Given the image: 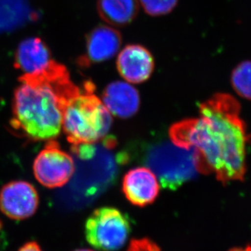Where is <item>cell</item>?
<instances>
[{
  "instance_id": "obj_7",
  "label": "cell",
  "mask_w": 251,
  "mask_h": 251,
  "mask_svg": "<svg viewBox=\"0 0 251 251\" xmlns=\"http://www.w3.org/2000/svg\"><path fill=\"white\" fill-rule=\"evenodd\" d=\"M39 194L28 182H10L0 192V210L12 220L31 217L39 206Z\"/></svg>"
},
{
  "instance_id": "obj_9",
  "label": "cell",
  "mask_w": 251,
  "mask_h": 251,
  "mask_svg": "<svg viewBox=\"0 0 251 251\" xmlns=\"http://www.w3.org/2000/svg\"><path fill=\"white\" fill-rule=\"evenodd\" d=\"M117 69L124 79L141 83L150 78L154 69L152 54L145 47L130 44L124 48L117 60Z\"/></svg>"
},
{
  "instance_id": "obj_12",
  "label": "cell",
  "mask_w": 251,
  "mask_h": 251,
  "mask_svg": "<svg viewBox=\"0 0 251 251\" xmlns=\"http://www.w3.org/2000/svg\"><path fill=\"white\" fill-rule=\"evenodd\" d=\"M51 61L49 47L40 38L34 37L25 39L17 47L14 65L25 75H31L44 70Z\"/></svg>"
},
{
  "instance_id": "obj_3",
  "label": "cell",
  "mask_w": 251,
  "mask_h": 251,
  "mask_svg": "<svg viewBox=\"0 0 251 251\" xmlns=\"http://www.w3.org/2000/svg\"><path fill=\"white\" fill-rule=\"evenodd\" d=\"M112 117L104 103L94 94V85L86 82L83 91L65 109L62 128L71 145L97 143L111 127Z\"/></svg>"
},
{
  "instance_id": "obj_18",
  "label": "cell",
  "mask_w": 251,
  "mask_h": 251,
  "mask_svg": "<svg viewBox=\"0 0 251 251\" xmlns=\"http://www.w3.org/2000/svg\"><path fill=\"white\" fill-rule=\"evenodd\" d=\"M229 251H251V247L247 246L245 248H234V249L230 250Z\"/></svg>"
},
{
  "instance_id": "obj_14",
  "label": "cell",
  "mask_w": 251,
  "mask_h": 251,
  "mask_svg": "<svg viewBox=\"0 0 251 251\" xmlns=\"http://www.w3.org/2000/svg\"><path fill=\"white\" fill-rule=\"evenodd\" d=\"M231 82L240 97L251 100V61H243L235 68Z\"/></svg>"
},
{
  "instance_id": "obj_13",
  "label": "cell",
  "mask_w": 251,
  "mask_h": 251,
  "mask_svg": "<svg viewBox=\"0 0 251 251\" xmlns=\"http://www.w3.org/2000/svg\"><path fill=\"white\" fill-rule=\"evenodd\" d=\"M100 17L114 26H125L137 16L138 0H97Z\"/></svg>"
},
{
  "instance_id": "obj_2",
  "label": "cell",
  "mask_w": 251,
  "mask_h": 251,
  "mask_svg": "<svg viewBox=\"0 0 251 251\" xmlns=\"http://www.w3.org/2000/svg\"><path fill=\"white\" fill-rule=\"evenodd\" d=\"M14 92L11 126L34 141L53 140L69 102L79 93L65 65L52 61L36 74L22 75Z\"/></svg>"
},
{
  "instance_id": "obj_19",
  "label": "cell",
  "mask_w": 251,
  "mask_h": 251,
  "mask_svg": "<svg viewBox=\"0 0 251 251\" xmlns=\"http://www.w3.org/2000/svg\"><path fill=\"white\" fill-rule=\"evenodd\" d=\"M92 251V250H87V249H79V250H76V251Z\"/></svg>"
},
{
  "instance_id": "obj_4",
  "label": "cell",
  "mask_w": 251,
  "mask_h": 251,
  "mask_svg": "<svg viewBox=\"0 0 251 251\" xmlns=\"http://www.w3.org/2000/svg\"><path fill=\"white\" fill-rule=\"evenodd\" d=\"M145 166L158 177L162 188L176 190L198 173L192 150L178 147L173 143L152 145L143 157Z\"/></svg>"
},
{
  "instance_id": "obj_11",
  "label": "cell",
  "mask_w": 251,
  "mask_h": 251,
  "mask_svg": "<svg viewBox=\"0 0 251 251\" xmlns=\"http://www.w3.org/2000/svg\"><path fill=\"white\" fill-rule=\"evenodd\" d=\"M103 103L109 113L120 119H129L140 107V95L127 82L116 81L107 86L103 93Z\"/></svg>"
},
{
  "instance_id": "obj_15",
  "label": "cell",
  "mask_w": 251,
  "mask_h": 251,
  "mask_svg": "<svg viewBox=\"0 0 251 251\" xmlns=\"http://www.w3.org/2000/svg\"><path fill=\"white\" fill-rule=\"evenodd\" d=\"M139 2L147 14L159 17L172 12L178 0H139Z\"/></svg>"
},
{
  "instance_id": "obj_5",
  "label": "cell",
  "mask_w": 251,
  "mask_h": 251,
  "mask_svg": "<svg viewBox=\"0 0 251 251\" xmlns=\"http://www.w3.org/2000/svg\"><path fill=\"white\" fill-rule=\"evenodd\" d=\"M130 232L128 218L116 208H98L87 218L85 237L95 249L115 251L124 247Z\"/></svg>"
},
{
  "instance_id": "obj_1",
  "label": "cell",
  "mask_w": 251,
  "mask_h": 251,
  "mask_svg": "<svg viewBox=\"0 0 251 251\" xmlns=\"http://www.w3.org/2000/svg\"><path fill=\"white\" fill-rule=\"evenodd\" d=\"M240 112L234 97L217 93L200 104L198 118L172 125L170 137L178 147L193 150L198 172L215 173L223 184L242 181L247 172V135Z\"/></svg>"
},
{
  "instance_id": "obj_10",
  "label": "cell",
  "mask_w": 251,
  "mask_h": 251,
  "mask_svg": "<svg viewBox=\"0 0 251 251\" xmlns=\"http://www.w3.org/2000/svg\"><path fill=\"white\" fill-rule=\"evenodd\" d=\"M122 44L121 34L116 29L99 25L87 36V55L80 60L83 65L110 60L119 51Z\"/></svg>"
},
{
  "instance_id": "obj_6",
  "label": "cell",
  "mask_w": 251,
  "mask_h": 251,
  "mask_svg": "<svg viewBox=\"0 0 251 251\" xmlns=\"http://www.w3.org/2000/svg\"><path fill=\"white\" fill-rule=\"evenodd\" d=\"M34 176L44 187L61 188L67 184L75 172V160L61 150L56 140H50L34 160Z\"/></svg>"
},
{
  "instance_id": "obj_16",
  "label": "cell",
  "mask_w": 251,
  "mask_h": 251,
  "mask_svg": "<svg viewBox=\"0 0 251 251\" xmlns=\"http://www.w3.org/2000/svg\"><path fill=\"white\" fill-rule=\"evenodd\" d=\"M126 251H162L157 244L148 238L133 239Z\"/></svg>"
},
{
  "instance_id": "obj_8",
  "label": "cell",
  "mask_w": 251,
  "mask_h": 251,
  "mask_svg": "<svg viewBox=\"0 0 251 251\" xmlns=\"http://www.w3.org/2000/svg\"><path fill=\"white\" fill-rule=\"evenodd\" d=\"M122 189L132 205L140 207L152 204L159 194V183L153 172L146 167H135L126 173Z\"/></svg>"
},
{
  "instance_id": "obj_17",
  "label": "cell",
  "mask_w": 251,
  "mask_h": 251,
  "mask_svg": "<svg viewBox=\"0 0 251 251\" xmlns=\"http://www.w3.org/2000/svg\"><path fill=\"white\" fill-rule=\"evenodd\" d=\"M18 251H43L41 247L37 244L36 242H30L25 244L23 247L20 248Z\"/></svg>"
}]
</instances>
